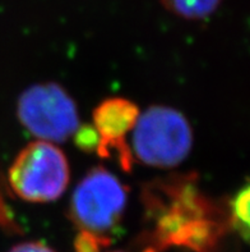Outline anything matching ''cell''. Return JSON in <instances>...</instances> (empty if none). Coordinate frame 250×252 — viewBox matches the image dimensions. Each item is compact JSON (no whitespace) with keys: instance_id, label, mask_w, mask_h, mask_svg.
<instances>
[{"instance_id":"cell-7","label":"cell","mask_w":250,"mask_h":252,"mask_svg":"<svg viewBox=\"0 0 250 252\" xmlns=\"http://www.w3.org/2000/svg\"><path fill=\"white\" fill-rule=\"evenodd\" d=\"M231 225L238 230L244 238H248L249 233V187L238 192V195L231 201Z\"/></svg>"},{"instance_id":"cell-2","label":"cell","mask_w":250,"mask_h":252,"mask_svg":"<svg viewBox=\"0 0 250 252\" xmlns=\"http://www.w3.org/2000/svg\"><path fill=\"white\" fill-rule=\"evenodd\" d=\"M67 157L53 142L37 140L17 155L8 172L13 192L28 202H50L60 197L69 183Z\"/></svg>"},{"instance_id":"cell-4","label":"cell","mask_w":250,"mask_h":252,"mask_svg":"<svg viewBox=\"0 0 250 252\" xmlns=\"http://www.w3.org/2000/svg\"><path fill=\"white\" fill-rule=\"evenodd\" d=\"M17 117L37 140L63 142L80 127V115L72 96L55 82L26 89L17 101Z\"/></svg>"},{"instance_id":"cell-8","label":"cell","mask_w":250,"mask_h":252,"mask_svg":"<svg viewBox=\"0 0 250 252\" xmlns=\"http://www.w3.org/2000/svg\"><path fill=\"white\" fill-rule=\"evenodd\" d=\"M74 136H76V144L82 150L97 151L100 138H98V134L96 132L95 127H92V126H82V127H78Z\"/></svg>"},{"instance_id":"cell-10","label":"cell","mask_w":250,"mask_h":252,"mask_svg":"<svg viewBox=\"0 0 250 252\" xmlns=\"http://www.w3.org/2000/svg\"><path fill=\"white\" fill-rule=\"evenodd\" d=\"M9 252H56L42 242H23L13 247Z\"/></svg>"},{"instance_id":"cell-1","label":"cell","mask_w":250,"mask_h":252,"mask_svg":"<svg viewBox=\"0 0 250 252\" xmlns=\"http://www.w3.org/2000/svg\"><path fill=\"white\" fill-rule=\"evenodd\" d=\"M133 155L155 168H174L193 147V129L185 115L174 108L153 105L139 113L132 129Z\"/></svg>"},{"instance_id":"cell-9","label":"cell","mask_w":250,"mask_h":252,"mask_svg":"<svg viewBox=\"0 0 250 252\" xmlns=\"http://www.w3.org/2000/svg\"><path fill=\"white\" fill-rule=\"evenodd\" d=\"M109 241L102 240L100 237H96L93 234L80 232V234L76 238V251L77 252H100V250Z\"/></svg>"},{"instance_id":"cell-6","label":"cell","mask_w":250,"mask_h":252,"mask_svg":"<svg viewBox=\"0 0 250 252\" xmlns=\"http://www.w3.org/2000/svg\"><path fill=\"white\" fill-rule=\"evenodd\" d=\"M165 9L188 21L206 19L217 10L222 0H160Z\"/></svg>"},{"instance_id":"cell-11","label":"cell","mask_w":250,"mask_h":252,"mask_svg":"<svg viewBox=\"0 0 250 252\" xmlns=\"http://www.w3.org/2000/svg\"><path fill=\"white\" fill-rule=\"evenodd\" d=\"M111 252H123V251H111Z\"/></svg>"},{"instance_id":"cell-5","label":"cell","mask_w":250,"mask_h":252,"mask_svg":"<svg viewBox=\"0 0 250 252\" xmlns=\"http://www.w3.org/2000/svg\"><path fill=\"white\" fill-rule=\"evenodd\" d=\"M139 113L133 101L123 97L104 100L93 112V127L100 138L97 153L101 157H110V150H117L125 170H129L133 163V155L125 145V136L134 128Z\"/></svg>"},{"instance_id":"cell-3","label":"cell","mask_w":250,"mask_h":252,"mask_svg":"<svg viewBox=\"0 0 250 252\" xmlns=\"http://www.w3.org/2000/svg\"><path fill=\"white\" fill-rule=\"evenodd\" d=\"M127 187L102 166L89 170L78 183L70 200V218L80 232L108 240L127 206Z\"/></svg>"}]
</instances>
